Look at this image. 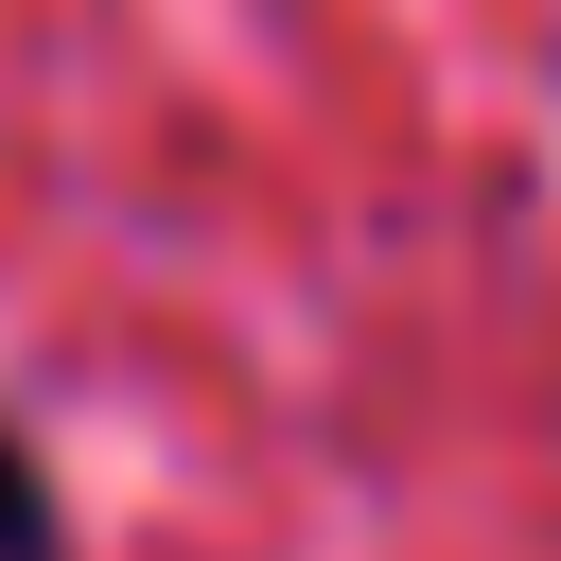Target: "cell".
Wrapping results in <instances>:
<instances>
[{
    "label": "cell",
    "instance_id": "obj_1",
    "mask_svg": "<svg viewBox=\"0 0 561 561\" xmlns=\"http://www.w3.org/2000/svg\"><path fill=\"white\" fill-rule=\"evenodd\" d=\"M53 543H70V526H53V473L0 438V561H53Z\"/></svg>",
    "mask_w": 561,
    "mask_h": 561
}]
</instances>
